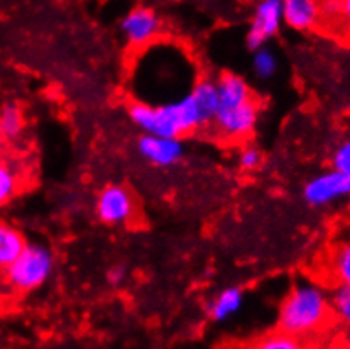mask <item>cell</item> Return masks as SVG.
Here are the masks:
<instances>
[{
	"mask_svg": "<svg viewBox=\"0 0 350 349\" xmlns=\"http://www.w3.org/2000/svg\"><path fill=\"white\" fill-rule=\"evenodd\" d=\"M55 255L42 243H27L16 261L3 272V281L17 294H31L51 279Z\"/></svg>",
	"mask_w": 350,
	"mask_h": 349,
	"instance_id": "cell-3",
	"label": "cell"
},
{
	"mask_svg": "<svg viewBox=\"0 0 350 349\" xmlns=\"http://www.w3.org/2000/svg\"><path fill=\"white\" fill-rule=\"evenodd\" d=\"M344 346L345 348H350V329H349V333L345 334V337H344Z\"/></svg>",
	"mask_w": 350,
	"mask_h": 349,
	"instance_id": "cell-24",
	"label": "cell"
},
{
	"mask_svg": "<svg viewBox=\"0 0 350 349\" xmlns=\"http://www.w3.org/2000/svg\"><path fill=\"white\" fill-rule=\"evenodd\" d=\"M127 114L132 124L146 134L180 140L212 124L210 114L200 105L191 90L181 99L164 104L134 101L129 104Z\"/></svg>",
	"mask_w": 350,
	"mask_h": 349,
	"instance_id": "cell-1",
	"label": "cell"
},
{
	"mask_svg": "<svg viewBox=\"0 0 350 349\" xmlns=\"http://www.w3.org/2000/svg\"><path fill=\"white\" fill-rule=\"evenodd\" d=\"M332 168L350 174V140L344 141L332 155Z\"/></svg>",
	"mask_w": 350,
	"mask_h": 349,
	"instance_id": "cell-20",
	"label": "cell"
},
{
	"mask_svg": "<svg viewBox=\"0 0 350 349\" xmlns=\"http://www.w3.org/2000/svg\"><path fill=\"white\" fill-rule=\"evenodd\" d=\"M256 346L260 349H299L303 346V343L299 337L278 329L276 333L260 337Z\"/></svg>",
	"mask_w": 350,
	"mask_h": 349,
	"instance_id": "cell-18",
	"label": "cell"
},
{
	"mask_svg": "<svg viewBox=\"0 0 350 349\" xmlns=\"http://www.w3.org/2000/svg\"><path fill=\"white\" fill-rule=\"evenodd\" d=\"M332 319L330 295L313 281H301L284 297L278 315V329L303 341V337L327 329Z\"/></svg>",
	"mask_w": 350,
	"mask_h": 349,
	"instance_id": "cell-2",
	"label": "cell"
},
{
	"mask_svg": "<svg viewBox=\"0 0 350 349\" xmlns=\"http://www.w3.org/2000/svg\"><path fill=\"white\" fill-rule=\"evenodd\" d=\"M127 279V270L124 265H116L112 268H109L107 272V281H109L112 287H120Z\"/></svg>",
	"mask_w": 350,
	"mask_h": 349,
	"instance_id": "cell-21",
	"label": "cell"
},
{
	"mask_svg": "<svg viewBox=\"0 0 350 349\" xmlns=\"http://www.w3.org/2000/svg\"><path fill=\"white\" fill-rule=\"evenodd\" d=\"M283 5L281 0H260L257 3L254 14H252L251 26H249L247 36V48L254 49L262 48L271 38L280 33L283 26Z\"/></svg>",
	"mask_w": 350,
	"mask_h": 349,
	"instance_id": "cell-7",
	"label": "cell"
},
{
	"mask_svg": "<svg viewBox=\"0 0 350 349\" xmlns=\"http://www.w3.org/2000/svg\"><path fill=\"white\" fill-rule=\"evenodd\" d=\"M120 31L129 46L142 49L156 41L161 31V19L156 10L149 7H135L122 19Z\"/></svg>",
	"mask_w": 350,
	"mask_h": 349,
	"instance_id": "cell-8",
	"label": "cell"
},
{
	"mask_svg": "<svg viewBox=\"0 0 350 349\" xmlns=\"http://www.w3.org/2000/svg\"><path fill=\"white\" fill-rule=\"evenodd\" d=\"M332 315L350 329V285L337 283L330 294Z\"/></svg>",
	"mask_w": 350,
	"mask_h": 349,
	"instance_id": "cell-16",
	"label": "cell"
},
{
	"mask_svg": "<svg viewBox=\"0 0 350 349\" xmlns=\"http://www.w3.org/2000/svg\"><path fill=\"white\" fill-rule=\"evenodd\" d=\"M328 272L335 283L350 285V241L335 246L328 259Z\"/></svg>",
	"mask_w": 350,
	"mask_h": 349,
	"instance_id": "cell-15",
	"label": "cell"
},
{
	"mask_svg": "<svg viewBox=\"0 0 350 349\" xmlns=\"http://www.w3.org/2000/svg\"><path fill=\"white\" fill-rule=\"evenodd\" d=\"M244 304V292L239 287H228L217 294L208 304V317L213 322H225L237 314Z\"/></svg>",
	"mask_w": 350,
	"mask_h": 349,
	"instance_id": "cell-12",
	"label": "cell"
},
{
	"mask_svg": "<svg viewBox=\"0 0 350 349\" xmlns=\"http://www.w3.org/2000/svg\"><path fill=\"white\" fill-rule=\"evenodd\" d=\"M345 197H350V174L335 168L313 177L303 188V198L312 207H325Z\"/></svg>",
	"mask_w": 350,
	"mask_h": 349,
	"instance_id": "cell-6",
	"label": "cell"
},
{
	"mask_svg": "<svg viewBox=\"0 0 350 349\" xmlns=\"http://www.w3.org/2000/svg\"><path fill=\"white\" fill-rule=\"evenodd\" d=\"M0 129L7 142H16L23 138L26 129L24 112L17 104H3L0 107Z\"/></svg>",
	"mask_w": 350,
	"mask_h": 349,
	"instance_id": "cell-13",
	"label": "cell"
},
{
	"mask_svg": "<svg viewBox=\"0 0 350 349\" xmlns=\"http://www.w3.org/2000/svg\"><path fill=\"white\" fill-rule=\"evenodd\" d=\"M260 161H262V155L260 151L254 146H245L242 148V151L239 153V168L244 170V172H252V170H257L260 166Z\"/></svg>",
	"mask_w": 350,
	"mask_h": 349,
	"instance_id": "cell-19",
	"label": "cell"
},
{
	"mask_svg": "<svg viewBox=\"0 0 350 349\" xmlns=\"http://www.w3.org/2000/svg\"><path fill=\"white\" fill-rule=\"evenodd\" d=\"M337 17L350 29V0H338Z\"/></svg>",
	"mask_w": 350,
	"mask_h": 349,
	"instance_id": "cell-22",
	"label": "cell"
},
{
	"mask_svg": "<svg viewBox=\"0 0 350 349\" xmlns=\"http://www.w3.org/2000/svg\"><path fill=\"white\" fill-rule=\"evenodd\" d=\"M252 68L254 73L262 80L273 77L278 70V58L273 51L262 46V48L254 49V58H252Z\"/></svg>",
	"mask_w": 350,
	"mask_h": 349,
	"instance_id": "cell-17",
	"label": "cell"
},
{
	"mask_svg": "<svg viewBox=\"0 0 350 349\" xmlns=\"http://www.w3.org/2000/svg\"><path fill=\"white\" fill-rule=\"evenodd\" d=\"M137 149L142 158L159 168L176 165L185 155V144L180 138H164L146 133L137 141Z\"/></svg>",
	"mask_w": 350,
	"mask_h": 349,
	"instance_id": "cell-9",
	"label": "cell"
},
{
	"mask_svg": "<svg viewBox=\"0 0 350 349\" xmlns=\"http://www.w3.org/2000/svg\"><path fill=\"white\" fill-rule=\"evenodd\" d=\"M5 148H7V141H5V138H3L2 129H0V158H2V155H3V151H5Z\"/></svg>",
	"mask_w": 350,
	"mask_h": 349,
	"instance_id": "cell-23",
	"label": "cell"
},
{
	"mask_svg": "<svg viewBox=\"0 0 350 349\" xmlns=\"http://www.w3.org/2000/svg\"><path fill=\"white\" fill-rule=\"evenodd\" d=\"M21 178L19 170L12 163L0 158V209L5 207L21 190Z\"/></svg>",
	"mask_w": 350,
	"mask_h": 349,
	"instance_id": "cell-14",
	"label": "cell"
},
{
	"mask_svg": "<svg viewBox=\"0 0 350 349\" xmlns=\"http://www.w3.org/2000/svg\"><path fill=\"white\" fill-rule=\"evenodd\" d=\"M259 102L257 99L239 102L232 105H219L213 116L212 126L220 140L239 142L254 133L259 120Z\"/></svg>",
	"mask_w": 350,
	"mask_h": 349,
	"instance_id": "cell-4",
	"label": "cell"
},
{
	"mask_svg": "<svg viewBox=\"0 0 350 349\" xmlns=\"http://www.w3.org/2000/svg\"><path fill=\"white\" fill-rule=\"evenodd\" d=\"M27 240L16 226L0 220V273L5 272L26 248Z\"/></svg>",
	"mask_w": 350,
	"mask_h": 349,
	"instance_id": "cell-11",
	"label": "cell"
},
{
	"mask_svg": "<svg viewBox=\"0 0 350 349\" xmlns=\"http://www.w3.org/2000/svg\"><path fill=\"white\" fill-rule=\"evenodd\" d=\"M283 23L299 33H308L319 27L323 19L321 0H281Z\"/></svg>",
	"mask_w": 350,
	"mask_h": 349,
	"instance_id": "cell-10",
	"label": "cell"
},
{
	"mask_svg": "<svg viewBox=\"0 0 350 349\" xmlns=\"http://www.w3.org/2000/svg\"><path fill=\"white\" fill-rule=\"evenodd\" d=\"M95 214L107 226H124L134 219L135 201L122 185H109L96 197Z\"/></svg>",
	"mask_w": 350,
	"mask_h": 349,
	"instance_id": "cell-5",
	"label": "cell"
}]
</instances>
